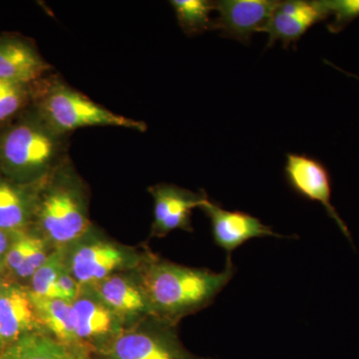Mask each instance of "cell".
<instances>
[{"instance_id": "11", "label": "cell", "mask_w": 359, "mask_h": 359, "mask_svg": "<svg viewBox=\"0 0 359 359\" xmlns=\"http://www.w3.org/2000/svg\"><path fill=\"white\" fill-rule=\"evenodd\" d=\"M132 261L126 250L110 244L96 242L75 250L70 261L71 276L81 285L98 283Z\"/></svg>"}, {"instance_id": "4", "label": "cell", "mask_w": 359, "mask_h": 359, "mask_svg": "<svg viewBox=\"0 0 359 359\" xmlns=\"http://www.w3.org/2000/svg\"><path fill=\"white\" fill-rule=\"evenodd\" d=\"M60 175L37 201L36 212L45 235L56 244H68L88 230L83 194L75 180L61 169Z\"/></svg>"}, {"instance_id": "19", "label": "cell", "mask_w": 359, "mask_h": 359, "mask_svg": "<svg viewBox=\"0 0 359 359\" xmlns=\"http://www.w3.org/2000/svg\"><path fill=\"white\" fill-rule=\"evenodd\" d=\"M177 20L183 32L188 35H197L212 28L211 13L215 11V1L209 0H172Z\"/></svg>"}, {"instance_id": "20", "label": "cell", "mask_w": 359, "mask_h": 359, "mask_svg": "<svg viewBox=\"0 0 359 359\" xmlns=\"http://www.w3.org/2000/svg\"><path fill=\"white\" fill-rule=\"evenodd\" d=\"M32 94V85L0 80V124L8 121L25 108Z\"/></svg>"}, {"instance_id": "16", "label": "cell", "mask_w": 359, "mask_h": 359, "mask_svg": "<svg viewBox=\"0 0 359 359\" xmlns=\"http://www.w3.org/2000/svg\"><path fill=\"white\" fill-rule=\"evenodd\" d=\"M36 207L37 200L28 193L25 184L0 177V230L20 231Z\"/></svg>"}, {"instance_id": "1", "label": "cell", "mask_w": 359, "mask_h": 359, "mask_svg": "<svg viewBox=\"0 0 359 359\" xmlns=\"http://www.w3.org/2000/svg\"><path fill=\"white\" fill-rule=\"evenodd\" d=\"M236 271L231 257H226L221 273L151 257L142 273L141 287L150 313L155 318L176 325L184 316L212 304Z\"/></svg>"}, {"instance_id": "29", "label": "cell", "mask_w": 359, "mask_h": 359, "mask_svg": "<svg viewBox=\"0 0 359 359\" xmlns=\"http://www.w3.org/2000/svg\"><path fill=\"white\" fill-rule=\"evenodd\" d=\"M0 292H1V290H0Z\"/></svg>"}, {"instance_id": "2", "label": "cell", "mask_w": 359, "mask_h": 359, "mask_svg": "<svg viewBox=\"0 0 359 359\" xmlns=\"http://www.w3.org/2000/svg\"><path fill=\"white\" fill-rule=\"evenodd\" d=\"M61 138L36 111L26 113L0 131V171L20 183L42 178L61 156Z\"/></svg>"}, {"instance_id": "8", "label": "cell", "mask_w": 359, "mask_h": 359, "mask_svg": "<svg viewBox=\"0 0 359 359\" xmlns=\"http://www.w3.org/2000/svg\"><path fill=\"white\" fill-rule=\"evenodd\" d=\"M280 1L276 0H219L215 1L219 18L212 29L222 36L249 44L252 35L264 32Z\"/></svg>"}, {"instance_id": "3", "label": "cell", "mask_w": 359, "mask_h": 359, "mask_svg": "<svg viewBox=\"0 0 359 359\" xmlns=\"http://www.w3.org/2000/svg\"><path fill=\"white\" fill-rule=\"evenodd\" d=\"M37 114L55 133L63 135L85 127H118L145 131V123L116 114L67 85L54 82L36 100Z\"/></svg>"}, {"instance_id": "28", "label": "cell", "mask_w": 359, "mask_h": 359, "mask_svg": "<svg viewBox=\"0 0 359 359\" xmlns=\"http://www.w3.org/2000/svg\"><path fill=\"white\" fill-rule=\"evenodd\" d=\"M2 349V344H1V341H0V351H1Z\"/></svg>"}, {"instance_id": "25", "label": "cell", "mask_w": 359, "mask_h": 359, "mask_svg": "<svg viewBox=\"0 0 359 359\" xmlns=\"http://www.w3.org/2000/svg\"><path fill=\"white\" fill-rule=\"evenodd\" d=\"M34 238L32 236L22 235L13 243L6 256V264L9 269L18 271L25 261L28 250L32 248Z\"/></svg>"}, {"instance_id": "22", "label": "cell", "mask_w": 359, "mask_h": 359, "mask_svg": "<svg viewBox=\"0 0 359 359\" xmlns=\"http://www.w3.org/2000/svg\"><path fill=\"white\" fill-rule=\"evenodd\" d=\"M323 2L330 15H334V21L327 25L330 32H339L359 18V0H323Z\"/></svg>"}, {"instance_id": "23", "label": "cell", "mask_w": 359, "mask_h": 359, "mask_svg": "<svg viewBox=\"0 0 359 359\" xmlns=\"http://www.w3.org/2000/svg\"><path fill=\"white\" fill-rule=\"evenodd\" d=\"M48 257L46 250H45L43 241L41 238H35L32 248L26 255L25 261L15 273L20 278H29L36 273L37 269L43 266Z\"/></svg>"}, {"instance_id": "27", "label": "cell", "mask_w": 359, "mask_h": 359, "mask_svg": "<svg viewBox=\"0 0 359 359\" xmlns=\"http://www.w3.org/2000/svg\"><path fill=\"white\" fill-rule=\"evenodd\" d=\"M327 63H328V65H330V62H327ZM332 66H334V65H332ZM334 68H337V69H339V68L335 67V66H334ZM339 70H340V69H339ZM340 71H341V72H342V73H344V74L349 75V76H353V77H354V78H356V79H358V80H359V77H358V76H356V75L351 74V73L346 72V71H344V70H340Z\"/></svg>"}, {"instance_id": "7", "label": "cell", "mask_w": 359, "mask_h": 359, "mask_svg": "<svg viewBox=\"0 0 359 359\" xmlns=\"http://www.w3.org/2000/svg\"><path fill=\"white\" fill-rule=\"evenodd\" d=\"M211 223V231L215 245L231 257L233 250L242 247L252 238L273 237L287 238L278 235L261 219L241 211H228L219 204L205 198L200 207Z\"/></svg>"}, {"instance_id": "17", "label": "cell", "mask_w": 359, "mask_h": 359, "mask_svg": "<svg viewBox=\"0 0 359 359\" xmlns=\"http://www.w3.org/2000/svg\"><path fill=\"white\" fill-rule=\"evenodd\" d=\"M101 302L116 316H138L150 313L141 285L121 276H110L97 285Z\"/></svg>"}, {"instance_id": "9", "label": "cell", "mask_w": 359, "mask_h": 359, "mask_svg": "<svg viewBox=\"0 0 359 359\" xmlns=\"http://www.w3.org/2000/svg\"><path fill=\"white\" fill-rule=\"evenodd\" d=\"M330 16L323 1L287 0L280 1L264 32L269 34L268 47L280 40L283 47L297 43L311 26Z\"/></svg>"}, {"instance_id": "26", "label": "cell", "mask_w": 359, "mask_h": 359, "mask_svg": "<svg viewBox=\"0 0 359 359\" xmlns=\"http://www.w3.org/2000/svg\"><path fill=\"white\" fill-rule=\"evenodd\" d=\"M8 236L6 231L0 230V256H2L8 249Z\"/></svg>"}, {"instance_id": "15", "label": "cell", "mask_w": 359, "mask_h": 359, "mask_svg": "<svg viewBox=\"0 0 359 359\" xmlns=\"http://www.w3.org/2000/svg\"><path fill=\"white\" fill-rule=\"evenodd\" d=\"M72 304V320L78 346L94 344L107 337L115 330L116 314L102 302L93 299H75ZM87 349V348H86Z\"/></svg>"}, {"instance_id": "21", "label": "cell", "mask_w": 359, "mask_h": 359, "mask_svg": "<svg viewBox=\"0 0 359 359\" xmlns=\"http://www.w3.org/2000/svg\"><path fill=\"white\" fill-rule=\"evenodd\" d=\"M65 273V261L63 252L50 255L41 268L32 276V294L39 297H48L49 292L59 276Z\"/></svg>"}, {"instance_id": "18", "label": "cell", "mask_w": 359, "mask_h": 359, "mask_svg": "<svg viewBox=\"0 0 359 359\" xmlns=\"http://www.w3.org/2000/svg\"><path fill=\"white\" fill-rule=\"evenodd\" d=\"M29 297L39 323L51 332L52 337L65 344L78 346L73 327L72 304L65 299L39 297L32 292Z\"/></svg>"}, {"instance_id": "6", "label": "cell", "mask_w": 359, "mask_h": 359, "mask_svg": "<svg viewBox=\"0 0 359 359\" xmlns=\"http://www.w3.org/2000/svg\"><path fill=\"white\" fill-rule=\"evenodd\" d=\"M283 171L290 190L304 199L323 205L328 216L334 219L349 242L353 243L348 228L332 205V178L327 168L311 156L289 153Z\"/></svg>"}, {"instance_id": "5", "label": "cell", "mask_w": 359, "mask_h": 359, "mask_svg": "<svg viewBox=\"0 0 359 359\" xmlns=\"http://www.w3.org/2000/svg\"><path fill=\"white\" fill-rule=\"evenodd\" d=\"M98 351L103 359H215L191 353L180 341L174 323L157 318L118 332Z\"/></svg>"}, {"instance_id": "12", "label": "cell", "mask_w": 359, "mask_h": 359, "mask_svg": "<svg viewBox=\"0 0 359 359\" xmlns=\"http://www.w3.org/2000/svg\"><path fill=\"white\" fill-rule=\"evenodd\" d=\"M49 69L29 42L13 35L0 37V80L32 85Z\"/></svg>"}, {"instance_id": "10", "label": "cell", "mask_w": 359, "mask_h": 359, "mask_svg": "<svg viewBox=\"0 0 359 359\" xmlns=\"http://www.w3.org/2000/svg\"><path fill=\"white\" fill-rule=\"evenodd\" d=\"M154 198L153 233L164 237L174 230L193 231L191 217L195 208L207 197L205 192L195 194L169 184H160L150 189Z\"/></svg>"}, {"instance_id": "24", "label": "cell", "mask_w": 359, "mask_h": 359, "mask_svg": "<svg viewBox=\"0 0 359 359\" xmlns=\"http://www.w3.org/2000/svg\"><path fill=\"white\" fill-rule=\"evenodd\" d=\"M79 283L68 273H63L49 292V299H60L72 302L76 299Z\"/></svg>"}, {"instance_id": "14", "label": "cell", "mask_w": 359, "mask_h": 359, "mask_svg": "<svg viewBox=\"0 0 359 359\" xmlns=\"http://www.w3.org/2000/svg\"><path fill=\"white\" fill-rule=\"evenodd\" d=\"M0 359H94L88 349L59 341L52 335L32 332L7 344Z\"/></svg>"}, {"instance_id": "13", "label": "cell", "mask_w": 359, "mask_h": 359, "mask_svg": "<svg viewBox=\"0 0 359 359\" xmlns=\"http://www.w3.org/2000/svg\"><path fill=\"white\" fill-rule=\"evenodd\" d=\"M39 323L29 292L13 287L0 292V341L2 348L26 334L35 332Z\"/></svg>"}]
</instances>
